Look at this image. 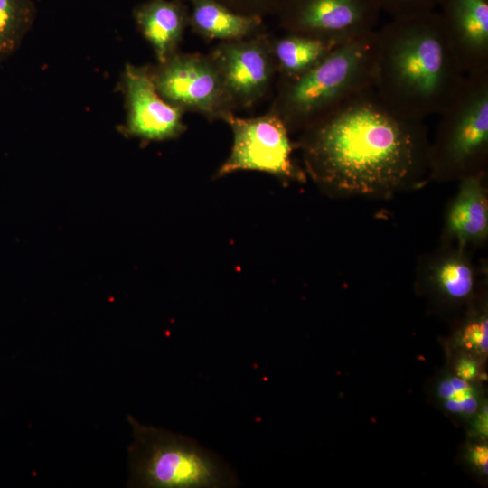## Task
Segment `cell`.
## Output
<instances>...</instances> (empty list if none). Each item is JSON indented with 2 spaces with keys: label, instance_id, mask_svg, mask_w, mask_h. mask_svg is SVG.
Segmentation results:
<instances>
[{
  "label": "cell",
  "instance_id": "cell-3",
  "mask_svg": "<svg viewBox=\"0 0 488 488\" xmlns=\"http://www.w3.org/2000/svg\"><path fill=\"white\" fill-rule=\"evenodd\" d=\"M377 29L335 46L303 74L282 79L271 108L290 132L302 131L374 87Z\"/></svg>",
  "mask_w": 488,
  "mask_h": 488
},
{
  "label": "cell",
  "instance_id": "cell-7",
  "mask_svg": "<svg viewBox=\"0 0 488 488\" xmlns=\"http://www.w3.org/2000/svg\"><path fill=\"white\" fill-rule=\"evenodd\" d=\"M151 73L159 95L184 112L224 121L236 109L209 54L178 52L151 66Z\"/></svg>",
  "mask_w": 488,
  "mask_h": 488
},
{
  "label": "cell",
  "instance_id": "cell-4",
  "mask_svg": "<svg viewBox=\"0 0 488 488\" xmlns=\"http://www.w3.org/2000/svg\"><path fill=\"white\" fill-rule=\"evenodd\" d=\"M133 430L128 446V487L224 488L239 484L235 472L196 440L127 416Z\"/></svg>",
  "mask_w": 488,
  "mask_h": 488
},
{
  "label": "cell",
  "instance_id": "cell-19",
  "mask_svg": "<svg viewBox=\"0 0 488 488\" xmlns=\"http://www.w3.org/2000/svg\"><path fill=\"white\" fill-rule=\"evenodd\" d=\"M380 11L391 19L406 17L436 10L438 0H375Z\"/></svg>",
  "mask_w": 488,
  "mask_h": 488
},
{
  "label": "cell",
  "instance_id": "cell-14",
  "mask_svg": "<svg viewBox=\"0 0 488 488\" xmlns=\"http://www.w3.org/2000/svg\"><path fill=\"white\" fill-rule=\"evenodd\" d=\"M189 25L207 40L238 41L258 34L262 17L237 13L215 0H191Z\"/></svg>",
  "mask_w": 488,
  "mask_h": 488
},
{
  "label": "cell",
  "instance_id": "cell-15",
  "mask_svg": "<svg viewBox=\"0 0 488 488\" xmlns=\"http://www.w3.org/2000/svg\"><path fill=\"white\" fill-rule=\"evenodd\" d=\"M337 45L322 39L294 33L271 40L277 72L282 79L295 78L307 71Z\"/></svg>",
  "mask_w": 488,
  "mask_h": 488
},
{
  "label": "cell",
  "instance_id": "cell-21",
  "mask_svg": "<svg viewBox=\"0 0 488 488\" xmlns=\"http://www.w3.org/2000/svg\"><path fill=\"white\" fill-rule=\"evenodd\" d=\"M488 321L483 316L468 324L462 335L464 345L469 349H474L481 352H487Z\"/></svg>",
  "mask_w": 488,
  "mask_h": 488
},
{
  "label": "cell",
  "instance_id": "cell-18",
  "mask_svg": "<svg viewBox=\"0 0 488 488\" xmlns=\"http://www.w3.org/2000/svg\"><path fill=\"white\" fill-rule=\"evenodd\" d=\"M438 393L445 399L446 408L455 413H474L477 408V399L467 380L452 377L441 382Z\"/></svg>",
  "mask_w": 488,
  "mask_h": 488
},
{
  "label": "cell",
  "instance_id": "cell-11",
  "mask_svg": "<svg viewBox=\"0 0 488 488\" xmlns=\"http://www.w3.org/2000/svg\"><path fill=\"white\" fill-rule=\"evenodd\" d=\"M437 7L465 75L488 70V0H438Z\"/></svg>",
  "mask_w": 488,
  "mask_h": 488
},
{
  "label": "cell",
  "instance_id": "cell-10",
  "mask_svg": "<svg viewBox=\"0 0 488 488\" xmlns=\"http://www.w3.org/2000/svg\"><path fill=\"white\" fill-rule=\"evenodd\" d=\"M127 117L123 133L142 141H164L178 137L186 130L184 111L164 100L157 92L151 66L127 63L122 73Z\"/></svg>",
  "mask_w": 488,
  "mask_h": 488
},
{
  "label": "cell",
  "instance_id": "cell-1",
  "mask_svg": "<svg viewBox=\"0 0 488 488\" xmlns=\"http://www.w3.org/2000/svg\"><path fill=\"white\" fill-rule=\"evenodd\" d=\"M301 132L298 147L305 170L327 193L382 196L429 170L423 121L392 110L373 88Z\"/></svg>",
  "mask_w": 488,
  "mask_h": 488
},
{
  "label": "cell",
  "instance_id": "cell-20",
  "mask_svg": "<svg viewBox=\"0 0 488 488\" xmlns=\"http://www.w3.org/2000/svg\"><path fill=\"white\" fill-rule=\"evenodd\" d=\"M183 1V0H182ZM191 1V0H187ZM230 9L250 15L263 16L267 14L277 13L282 0H215Z\"/></svg>",
  "mask_w": 488,
  "mask_h": 488
},
{
  "label": "cell",
  "instance_id": "cell-12",
  "mask_svg": "<svg viewBox=\"0 0 488 488\" xmlns=\"http://www.w3.org/2000/svg\"><path fill=\"white\" fill-rule=\"evenodd\" d=\"M133 18L158 63L179 52L189 25V11L182 0H146L134 8Z\"/></svg>",
  "mask_w": 488,
  "mask_h": 488
},
{
  "label": "cell",
  "instance_id": "cell-16",
  "mask_svg": "<svg viewBox=\"0 0 488 488\" xmlns=\"http://www.w3.org/2000/svg\"><path fill=\"white\" fill-rule=\"evenodd\" d=\"M36 14L33 0H0V62L18 50Z\"/></svg>",
  "mask_w": 488,
  "mask_h": 488
},
{
  "label": "cell",
  "instance_id": "cell-13",
  "mask_svg": "<svg viewBox=\"0 0 488 488\" xmlns=\"http://www.w3.org/2000/svg\"><path fill=\"white\" fill-rule=\"evenodd\" d=\"M484 172L461 178L446 214V231L459 249L483 241L488 236V198Z\"/></svg>",
  "mask_w": 488,
  "mask_h": 488
},
{
  "label": "cell",
  "instance_id": "cell-24",
  "mask_svg": "<svg viewBox=\"0 0 488 488\" xmlns=\"http://www.w3.org/2000/svg\"><path fill=\"white\" fill-rule=\"evenodd\" d=\"M478 428L479 431L483 435H487V408L485 407L483 411L482 412L480 416V420L478 422Z\"/></svg>",
  "mask_w": 488,
  "mask_h": 488
},
{
  "label": "cell",
  "instance_id": "cell-17",
  "mask_svg": "<svg viewBox=\"0 0 488 488\" xmlns=\"http://www.w3.org/2000/svg\"><path fill=\"white\" fill-rule=\"evenodd\" d=\"M430 276L437 288L453 299L468 296L474 286V267L462 249L437 259L431 267Z\"/></svg>",
  "mask_w": 488,
  "mask_h": 488
},
{
  "label": "cell",
  "instance_id": "cell-2",
  "mask_svg": "<svg viewBox=\"0 0 488 488\" xmlns=\"http://www.w3.org/2000/svg\"><path fill=\"white\" fill-rule=\"evenodd\" d=\"M465 77L439 12L391 19L377 29L373 89L399 115L421 121L440 115Z\"/></svg>",
  "mask_w": 488,
  "mask_h": 488
},
{
  "label": "cell",
  "instance_id": "cell-5",
  "mask_svg": "<svg viewBox=\"0 0 488 488\" xmlns=\"http://www.w3.org/2000/svg\"><path fill=\"white\" fill-rule=\"evenodd\" d=\"M429 145V172L437 178H463L484 172L488 153V70L468 74L440 114Z\"/></svg>",
  "mask_w": 488,
  "mask_h": 488
},
{
  "label": "cell",
  "instance_id": "cell-8",
  "mask_svg": "<svg viewBox=\"0 0 488 488\" xmlns=\"http://www.w3.org/2000/svg\"><path fill=\"white\" fill-rule=\"evenodd\" d=\"M380 12L375 0H282L277 11L287 33L335 44L376 30Z\"/></svg>",
  "mask_w": 488,
  "mask_h": 488
},
{
  "label": "cell",
  "instance_id": "cell-9",
  "mask_svg": "<svg viewBox=\"0 0 488 488\" xmlns=\"http://www.w3.org/2000/svg\"><path fill=\"white\" fill-rule=\"evenodd\" d=\"M209 55L236 109L250 108L261 99L277 72L271 40L264 34L221 42Z\"/></svg>",
  "mask_w": 488,
  "mask_h": 488
},
{
  "label": "cell",
  "instance_id": "cell-23",
  "mask_svg": "<svg viewBox=\"0 0 488 488\" xmlns=\"http://www.w3.org/2000/svg\"><path fill=\"white\" fill-rule=\"evenodd\" d=\"M472 459L477 466L487 473L488 449L486 446H478L472 452Z\"/></svg>",
  "mask_w": 488,
  "mask_h": 488
},
{
  "label": "cell",
  "instance_id": "cell-22",
  "mask_svg": "<svg viewBox=\"0 0 488 488\" xmlns=\"http://www.w3.org/2000/svg\"><path fill=\"white\" fill-rule=\"evenodd\" d=\"M456 371L460 378L469 380L476 376L477 366L474 361L469 359H463L457 364Z\"/></svg>",
  "mask_w": 488,
  "mask_h": 488
},
{
  "label": "cell",
  "instance_id": "cell-6",
  "mask_svg": "<svg viewBox=\"0 0 488 488\" xmlns=\"http://www.w3.org/2000/svg\"><path fill=\"white\" fill-rule=\"evenodd\" d=\"M224 122L232 130L233 144L214 178L239 171H258L285 182L305 181V172L293 159L290 131L274 111L249 118L231 114Z\"/></svg>",
  "mask_w": 488,
  "mask_h": 488
}]
</instances>
